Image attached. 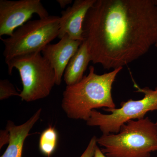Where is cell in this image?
<instances>
[{
	"label": "cell",
	"instance_id": "cell-8",
	"mask_svg": "<svg viewBox=\"0 0 157 157\" xmlns=\"http://www.w3.org/2000/svg\"><path fill=\"white\" fill-rule=\"evenodd\" d=\"M96 0H76L73 6L61 12L58 38L67 35L71 39L83 42V25L88 11Z\"/></svg>",
	"mask_w": 157,
	"mask_h": 157
},
{
	"label": "cell",
	"instance_id": "cell-17",
	"mask_svg": "<svg viewBox=\"0 0 157 157\" xmlns=\"http://www.w3.org/2000/svg\"><path fill=\"white\" fill-rule=\"evenodd\" d=\"M94 157H107L98 146L96 147Z\"/></svg>",
	"mask_w": 157,
	"mask_h": 157
},
{
	"label": "cell",
	"instance_id": "cell-18",
	"mask_svg": "<svg viewBox=\"0 0 157 157\" xmlns=\"http://www.w3.org/2000/svg\"><path fill=\"white\" fill-rule=\"evenodd\" d=\"M155 46H156V47H157V42H156V43H155Z\"/></svg>",
	"mask_w": 157,
	"mask_h": 157
},
{
	"label": "cell",
	"instance_id": "cell-13",
	"mask_svg": "<svg viewBox=\"0 0 157 157\" xmlns=\"http://www.w3.org/2000/svg\"><path fill=\"white\" fill-rule=\"evenodd\" d=\"M20 94L17 92L14 86L7 79H3L0 81V100L12 97L19 96Z\"/></svg>",
	"mask_w": 157,
	"mask_h": 157
},
{
	"label": "cell",
	"instance_id": "cell-4",
	"mask_svg": "<svg viewBox=\"0 0 157 157\" xmlns=\"http://www.w3.org/2000/svg\"><path fill=\"white\" fill-rule=\"evenodd\" d=\"M5 61L9 75L14 68L19 72L23 86L19 97L22 101L32 102L50 94L56 84L55 73L40 52L22 55Z\"/></svg>",
	"mask_w": 157,
	"mask_h": 157
},
{
	"label": "cell",
	"instance_id": "cell-9",
	"mask_svg": "<svg viewBox=\"0 0 157 157\" xmlns=\"http://www.w3.org/2000/svg\"><path fill=\"white\" fill-rule=\"evenodd\" d=\"M82 42L71 39L66 35L56 44H49L42 51V55L50 63L55 73L56 85L59 86L65 70L72 57Z\"/></svg>",
	"mask_w": 157,
	"mask_h": 157
},
{
	"label": "cell",
	"instance_id": "cell-5",
	"mask_svg": "<svg viewBox=\"0 0 157 157\" xmlns=\"http://www.w3.org/2000/svg\"><path fill=\"white\" fill-rule=\"evenodd\" d=\"M60 19V16L49 15L30 21L17 29L11 36L1 38L5 46V61L22 55L42 52L58 36Z\"/></svg>",
	"mask_w": 157,
	"mask_h": 157
},
{
	"label": "cell",
	"instance_id": "cell-12",
	"mask_svg": "<svg viewBox=\"0 0 157 157\" xmlns=\"http://www.w3.org/2000/svg\"><path fill=\"white\" fill-rule=\"evenodd\" d=\"M58 141V134L54 127L49 126L41 134L39 148L42 154L50 157L56 149Z\"/></svg>",
	"mask_w": 157,
	"mask_h": 157
},
{
	"label": "cell",
	"instance_id": "cell-11",
	"mask_svg": "<svg viewBox=\"0 0 157 157\" xmlns=\"http://www.w3.org/2000/svg\"><path fill=\"white\" fill-rule=\"evenodd\" d=\"M91 61L87 45L84 41L70 60L64 73V80L67 86H71L81 81L83 74Z\"/></svg>",
	"mask_w": 157,
	"mask_h": 157
},
{
	"label": "cell",
	"instance_id": "cell-1",
	"mask_svg": "<svg viewBox=\"0 0 157 157\" xmlns=\"http://www.w3.org/2000/svg\"><path fill=\"white\" fill-rule=\"evenodd\" d=\"M83 31L93 63L123 68L155 44L157 0H96Z\"/></svg>",
	"mask_w": 157,
	"mask_h": 157
},
{
	"label": "cell",
	"instance_id": "cell-15",
	"mask_svg": "<svg viewBox=\"0 0 157 157\" xmlns=\"http://www.w3.org/2000/svg\"><path fill=\"white\" fill-rule=\"evenodd\" d=\"M9 133L7 130L6 131H2L1 132V148L5 144L9 143Z\"/></svg>",
	"mask_w": 157,
	"mask_h": 157
},
{
	"label": "cell",
	"instance_id": "cell-10",
	"mask_svg": "<svg viewBox=\"0 0 157 157\" xmlns=\"http://www.w3.org/2000/svg\"><path fill=\"white\" fill-rule=\"evenodd\" d=\"M42 112L40 108L25 123L15 125L11 121H9L6 130L9 133V145L1 157H22L25 140L34 125L39 120Z\"/></svg>",
	"mask_w": 157,
	"mask_h": 157
},
{
	"label": "cell",
	"instance_id": "cell-7",
	"mask_svg": "<svg viewBox=\"0 0 157 157\" xmlns=\"http://www.w3.org/2000/svg\"><path fill=\"white\" fill-rule=\"evenodd\" d=\"M34 14L40 18L49 16L40 0H0V36H11Z\"/></svg>",
	"mask_w": 157,
	"mask_h": 157
},
{
	"label": "cell",
	"instance_id": "cell-2",
	"mask_svg": "<svg viewBox=\"0 0 157 157\" xmlns=\"http://www.w3.org/2000/svg\"><path fill=\"white\" fill-rule=\"evenodd\" d=\"M123 68L98 75L90 66L89 73L81 81L67 86L63 93L62 107L67 116L73 119L87 121L95 109L116 108L111 90L116 76Z\"/></svg>",
	"mask_w": 157,
	"mask_h": 157
},
{
	"label": "cell",
	"instance_id": "cell-14",
	"mask_svg": "<svg viewBox=\"0 0 157 157\" xmlns=\"http://www.w3.org/2000/svg\"><path fill=\"white\" fill-rule=\"evenodd\" d=\"M97 138L94 136L90 140L89 143L85 151L80 157H94L97 145Z\"/></svg>",
	"mask_w": 157,
	"mask_h": 157
},
{
	"label": "cell",
	"instance_id": "cell-3",
	"mask_svg": "<svg viewBox=\"0 0 157 157\" xmlns=\"http://www.w3.org/2000/svg\"><path fill=\"white\" fill-rule=\"evenodd\" d=\"M97 143L107 157H150L157 151V126L148 117L129 121L119 133L103 134Z\"/></svg>",
	"mask_w": 157,
	"mask_h": 157
},
{
	"label": "cell",
	"instance_id": "cell-19",
	"mask_svg": "<svg viewBox=\"0 0 157 157\" xmlns=\"http://www.w3.org/2000/svg\"><path fill=\"white\" fill-rule=\"evenodd\" d=\"M156 124L157 126V122L156 123Z\"/></svg>",
	"mask_w": 157,
	"mask_h": 157
},
{
	"label": "cell",
	"instance_id": "cell-6",
	"mask_svg": "<svg viewBox=\"0 0 157 157\" xmlns=\"http://www.w3.org/2000/svg\"><path fill=\"white\" fill-rule=\"evenodd\" d=\"M135 86L137 92L144 94L143 99L137 101L131 99L122 102L120 108L104 109L111 112L109 114H103L94 109L86 121L87 125L99 127L104 135L117 134L121 127L128 121L144 118L147 112L157 110V87L153 90L148 87L140 88L136 84Z\"/></svg>",
	"mask_w": 157,
	"mask_h": 157
},
{
	"label": "cell",
	"instance_id": "cell-16",
	"mask_svg": "<svg viewBox=\"0 0 157 157\" xmlns=\"http://www.w3.org/2000/svg\"><path fill=\"white\" fill-rule=\"evenodd\" d=\"M56 1L62 9H64L66 6L73 2L72 0H57Z\"/></svg>",
	"mask_w": 157,
	"mask_h": 157
}]
</instances>
